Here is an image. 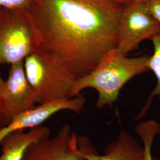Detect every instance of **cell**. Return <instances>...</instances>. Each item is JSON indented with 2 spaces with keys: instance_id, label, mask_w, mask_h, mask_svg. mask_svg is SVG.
<instances>
[{
  "instance_id": "1",
  "label": "cell",
  "mask_w": 160,
  "mask_h": 160,
  "mask_svg": "<svg viewBox=\"0 0 160 160\" xmlns=\"http://www.w3.org/2000/svg\"><path fill=\"white\" fill-rule=\"evenodd\" d=\"M125 4L111 0H32L39 51L74 80L91 72L118 45Z\"/></svg>"
},
{
  "instance_id": "2",
  "label": "cell",
  "mask_w": 160,
  "mask_h": 160,
  "mask_svg": "<svg viewBox=\"0 0 160 160\" xmlns=\"http://www.w3.org/2000/svg\"><path fill=\"white\" fill-rule=\"evenodd\" d=\"M149 57L129 58L116 48L109 52L88 74L75 80L72 97L87 88L98 92L96 107L102 109L116 102L121 89L127 82L149 70Z\"/></svg>"
},
{
  "instance_id": "3",
  "label": "cell",
  "mask_w": 160,
  "mask_h": 160,
  "mask_svg": "<svg viewBox=\"0 0 160 160\" xmlns=\"http://www.w3.org/2000/svg\"><path fill=\"white\" fill-rule=\"evenodd\" d=\"M39 35L28 10H0V65L24 61L39 51Z\"/></svg>"
},
{
  "instance_id": "4",
  "label": "cell",
  "mask_w": 160,
  "mask_h": 160,
  "mask_svg": "<svg viewBox=\"0 0 160 160\" xmlns=\"http://www.w3.org/2000/svg\"><path fill=\"white\" fill-rule=\"evenodd\" d=\"M24 67L36 104L72 97L75 80L39 51L25 58Z\"/></svg>"
},
{
  "instance_id": "5",
  "label": "cell",
  "mask_w": 160,
  "mask_h": 160,
  "mask_svg": "<svg viewBox=\"0 0 160 160\" xmlns=\"http://www.w3.org/2000/svg\"><path fill=\"white\" fill-rule=\"evenodd\" d=\"M95 152L88 138L78 135L65 124L53 137L30 143L22 160H87L86 155Z\"/></svg>"
},
{
  "instance_id": "6",
  "label": "cell",
  "mask_w": 160,
  "mask_h": 160,
  "mask_svg": "<svg viewBox=\"0 0 160 160\" xmlns=\"http://www.w3.org/2000/svg\"><path fill=\"white\" fill-rule=\"evenodd\" d=\"M160 31V24L144 1L133 0L125 4L119 26L116 49L123 54L135 51L143 40L151 39Z\"/></svg>"
},
{
  "instance_id": "7",
  "label": "cell",
  "mask_w": 160,
  "mask_h": 160,
  "mask_svg": "<svg viewBox=\"0 0 160 160\" xmlns=\"http://www.w3.org/2000/svg\"><path fill=\"white\" fill-rule=\"evenodd\" d=\"M32 89L26 78L24 61L11 65L0 94V112L7 125L16 116L36 106Z\"/></svg>"
},
{
  "instance_id": "8",
  "label": "cell",
  "mask_w": 160,
  "mask_h": 160,
  "mask_svg": "<svg viewBox=\"0 0 160 160\" xmlns=\"http://www.w3.org/2000/svg\"><path fill=\"white\" fill-rule=\"evenodd\" d=\"M86 99L78 95L67 99H61L39 104L33 108L18 115L7 125L0 129V142L7 135L14 132L24 131L40 126L53 114L62 110H71L80 113Z\"/></svg>"
},
{
  "instance_id": "9",
  "label": "cell",
  "mask_w": 160,
  "mask_h": 160,
  "mask_svg": "<svg viewBox=\"0 0 160 160\" xmlns=\"http://www.w3.org/2000/svg\"><path fill=\"white\" fill-rule=\"evenodd\" d=\"M144 150L131 133L122 129L117 137L108 143L102 155L97 152L86 155L87 160H143Z\"/></svg>"
},
{
  "instance_id": "10",
  "label": "cell",
  "mask_w": 160,
  "mask_h": 160,
  "mask_svg": "<svg viewBox=\"0 0 160 160\" xmlns=\"http://www.w3.org/2000/svg\"><path fill=\"white\" fill-rule=\"evenodd\" d=\"M50 136V129L42 125L32 128L28 132H14L0 142L2 148L0 160H22L26 149L30 143Z\"/></svg>"
},
{
  "instance_id": "11",
  "label": "cell",
  "mask_w": 160,
  "mask_h": 160,
  "mask_svg": "<svg viewBox=\"0 0 160 160\" xmlns=\"http://www.w3.org/2000/svg\"><path fill=\"white\" fill-rule=\"evenodd\" d=\"M150 40H151L153 45L154 52L152 55L149 57V58L148 69L151 70L155 75L157 85L151 92L145 107L137 117V119H141L147 113L152 99L155 97L157 96L160 99V31L155 34Z\"/></svg>"
},
{
  "instance_id": "12",
  "label": "cell",
  "mask_w": 160,
  "mask_h": 160,
  "mask_svg": "<svg viewBox=\"0 0 160 160\" xmlns=\"http://www.w3.org/2000/svg\"><path fill=\"white\" fill-rule=\"evenodd\" d=\"M135 131L143 143V160H153L151 149L155 137L160 132L159 123L154 120L145 121L135 126Z\"/></svg>"
},
{
  "instance_id": "13",
  "label": "cell",
  "mask_w": 160,
  "mask_h": 160,
  "mask_svg": "<svg viewBox=\"0 0 160 160\" xmlns=\"http://www.w3.org/2000/svg\"><path fill=\"white\" fill-rule=\"evenodd\" d=\"M32 0H0V7L9 9L28 10Z\"/></svg>"
},
{
  "instance_id": "14",
  "label": "cell",
  "mask_w": 160,
  "mask_h": 160,
  "mask_svg": "<svg viewBox=\"0 0 160 160\" xmlns=\"http://www.w3.org/2000/svg\"><path fill=\"white\" fill-rule=\"evenodd\" d=\"M149 10L160 24V0H145Z\"/></svg>"
},
{
  "instance_id": "15",
  "label": "cell",
  "mask_w": 160,
  "mask_h": 160,
  "mask_svg": "<svg viewBox=\"0 0 160 160\" xmlns=\"http://www.w3.org/2000/svg\"><path fill=\"white\" fill-rule=\"evenodd\" d=\"M5 126H6L5 122H4V119H3V118H2V114H1V112H0V129Z\"/></svg>"
},
{
  "instance_id": "16",
  "label": "cell",
  "mask_w": 160,
  "mask_h": 160,
  "mask_svg": "<svg viewBox=\"0 0 160 160\" xmlns=\"http://www.w3.org/2000/svg\"><path fill=\"white\" fill-rule=\"evenodd\" d=\"M4 84H5V81L2 79V78L1 76V74H0V94L2 90V88L4 87Z\"/></svg>"
},
{
  "instance_id": "17",
  "label": "cell",
  "mask_w": 160,
  "mask_h": 160,
  "mask_svg": "<svg viewBox=\"0 0 160 160\" xmlns=\"http://www.w3.org/2000/svg\"><path fill=\"white\" fill-rule=\"evenodd\" d=\"M111 1H116L118 2H120V3H123V4H126L128 3L130 1H132L133 0H111Z\"/></svg>"
},
{
  "instance_id": "18",
  "label": "cell",
  "mask_w": 160,
  "mask_h": 160,
  "mask_svg": "<svg viewBox=\"0 0 160 160\" xmlns=\"http://www.w3.org/2000/svg\"><path fill=\"white\" fill-rule=\"evenodd\" d=\"M152 160H160V158H157V157H155L152 156Z\"/></svg>"
},
{
  "instance_id": "19",
  "label": "cell",
  "mask_w": 160,
  "mask_h": 160,
  "mask_svg": "<svg viewBox=\"0 0 160 160\" xmlns=\"http://www.w3.org/2000/svg\"><path fill=\"white\" fill-rule=\"evenodd\" d=\"M1 8H2V7H0V10H1Z\"/></svg>"
},
{
  "instance_id": "20",
  "label": "cell",
  "mask_w": 160,
  "mask_h": 160,
  "mask_svg": "<svg viewBox=\"0 0 160 160\" xmlns=\"http://www.w3.org/2000/svg\"><path fill=\"white\" fill-rule=\"evenodd\" d=\"M139 1H145V0H139Z\"/></svg>"
}]
</instances>
